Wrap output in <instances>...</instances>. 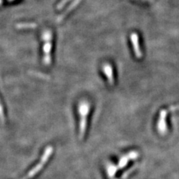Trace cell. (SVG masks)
Wrapping results in <instances>:
<instances>
[{
	"label": "cell",
	"mask_w": 179,
	"mask_h": 179,
	"mask_svg": "<svg viewBox=\"0 0 179 179\" xmlns=\"http://www.w3.org/2000/svg\"><path fill=\"white\" fill-rule=\"evenodd\" d=\"M90 111V104L87 102H82L79 104V111L80 114V122H79V138L82 140L84 137L87 128V118Z\"/></svg>",
	"instance_id": "1"
},
{
	"label": "cell",
	"mask_w": 179,
	"mask_h": 179,
	"mask_svg": "<svg viewBox=\"0 0 179 179\" xmlns=\"http://www.w3.org/2000/svg\"><path fill=\"white\" fill-rule=\"evenodd\" d=\"M53 152V148L52 146H48L46 147V149H45L44 155H42L40 159V161L39 162V163L37 164L31 171L29 172V173L26 175L25 177H23V178L21 179H29L31 178L32 177H34V175H37V174L44 168V165L46 163V162L48 161L49 158L50 157L51 155H52Z\"/></svg>",
	"instance_id": "2"
},
{
	"label": "cell",
	"mask_w": 179,
	"mask_h": 179,
	"mask_svg": "<svg viewBox=\"0 0 179 179\" xmlns=\"http://www.w3.org/2000/svg\"><path fill=\"white\" fill-rule=\"evenodd\" d=\"M138 157H139V153L137 152H135V151L129 152L128 155L122 156V157H121L120 160H119L118 166H117L118 170L119 169L120 170V169H122L124 167H125V166L128 164V163L129 160H135V159H137Z\"/></svg>",
	"instance_id": "3"
},
{
	"label": "cell",
	"mask_w": 179,
	"mask_h": 179,
	"mask_svg": "<svg viewBox=\"0 0 179 179\" xmlns=\"http://www.w3.org/2000/svg\"><path fill=\"white\" fill-rule=\"evenodd\" d=\"M131 40H132V44H133L134 52L135 56L137 58H140L142 57V52L140 50V44H139V37L137 33L134 32L131 34Z\"/></svg>",
	"instance_id": "4"
},
{
	"label": "cell",
	"mask_w": 179,
	"mask_h": 179,
	"mask_svg": "<svg viewBox=\"0 0 179 179\" xmlns=\"http://www.w3.org/2000/svg\"><path fill=\"white\" fill-rule=\"evenodd\" d=\"M52 41H46L44 45V63L46 65H49L51 63V50H52Z\"/></svg>",
	"instance_id": "5"
},
{
	"label": "cell",
	"mask_w": 179,
	"mask_h": 179,
	"mask_svg": "<svg viewBox=\"0 0 179 179\" xmlns=\"http://www.w3.org/2000/svg\"><path fill=\"white\" fill-rule=\"evenodd\" d=\"M103 72L107 77V82L111 86L114 85V78L113 75V68L109 64H105L103 66Z\"/></svg>",
	"instance_id": "6"
},
{
	"label": "cell",
	"mask_w": 179,
	"mask_h": 179,
	"mask_svg": "<svg viewBox=\"0 0 179 179\" xmlns=\"http://www.w3.org/2000/svg\"><path fill=\"white\" fill-rule=\"evenodd\" d=\"M166 115H167V112L166 111L163 110L160 111V118H159L158 123H157V128L160 132V133L163 134L167 130V126H166Z\"/></svg>",
	"instance_id": "7"
},
{
	"label": "cell",
	"mask_w": 179,
	"mask_h": 179,
	"mask_svg": "<svg viewBox=\"0 0 179 179\" xmlns=\"http://www.w3.org/2000/svg\"><path fill=\"white\" fill-rule=\"evenodd\" d=\"M81 2V0H75V1L73 2V3H72V5H70V7H69V8H68L67 11H66L64 13V14H61V16H60L58 18V19H57V21H58V22H61V21L63 19H64V16H67V15L68 14V13H69V11H71V10H72V9H73V8H75V6L79 4V2Z\"/></svg>",
	"instance_id": "8"
},
{
	"label": "cell",
	"mask_w": 179,
	"mask_h": 179,
	"mask_svg": "<svg viewBox=\"0 0 179 179\" xmlns=\"http://www.w3.org/2000/svg\"><path fill=\"white\" fill-rule=\"evenodd\" d=\"M117 170H118V167L113 165V164H109L107 167V172L109 178H114V177L115 176V174Z\"/></svg>",
	"instance_id": "9"
},
{
	"label": "cell",
	"mask_w": 179,
	"mask_h": 179,
	"mask_svg": "<svg viewBox=\"0 0 179 179\" xmlns=\"http://www.w3.org/2000/svg\"><path fill=\"white\" fill-rule=\"evenodd\" d=\"M16 27L19 28V29H26V28L34 29V28L37 27V25L35 23H20V24L17 25Z\"/></svg>",
	"instance_id": "10"
},
{
	"label": "cell",
	"mask_w": 179,
	"mask_h": 179,
	"mask_svg": "<svg viewBox=\"0 0 179 179\" xmlns=\"http://www.w3.org/2000/svg\"><path fill=\"white\" fill-rule=\"evenodd\" d=\"M42 39L45 42L46 41H52V34L50 31H46L43 33Z\"/></svg>",
	"instance_id": "11"
},
{
	"label": "cell",
	"mask_w": 179,
	"mask_h": 179,
	"mask_svg": "<svg viewBox=\"0 0 179 179\" xmlns=\"http://www.w3.org/2000/svg\"><path fill=\"white\" fill-rule=\"evenodd\" d=\"M136 167H137V165H134V167H132V168L129 169V170H128V171H127L126 172H125V173H124L123 175H122V178H122V179H125V178H126L129 175H130V173H131V172H132L134 171V170H135V169H136Z\"/></svg>",
	"instance_id": "12"
},
{
	"label": "cell",
	"mask_w": 179,
	"mask_h": 179,
	"mask_svg": "<svg viewBox=\"0 0 179 179\" xmlns=\"http://www.w3.org/2000/svg\"><path fill=\"white\" fill-rule=\"evenodd\" d=\"M0 120L2 122L5 121V114H4V110H3V106L2 104L1 100H0Z\"/></svg>",
	"instance_id": "13"
},
{
	"label": "cell",
	"mask_w": 179,
	"mask_h": 179,
	"mask_svg": "<svg viewBox=\"0 0 179 179\" xmlns=\"http://www.w3.org/2000/svg\"><path fill=\"white\" fill-rule=\"evenodd\" d=\"M68 2H69V0H62V1H61V2H60L59 4L58 5L57 9H58V10L61 9V8L64 7V5H66V3H67Z\"/></svg>",
	"instance_id": "14"
},
{
	"label": "cell",
	"mask_w": 179,
	"mask_h": 179,
	"mask_svg": "<svg viewBox=\"0 0 179 179\" xmlns=\"http://www.w3.org/2000/svg\"><path fill=\"white\" fill-rule=\"evenodd\" d=\"M2 0H0V5L2 4Z\"/></svg>",
	"instance_id": "15"
},
{
	"label": "cell",
	"mask_w": 179,
	"mask_h": 179,
	"mask_svg": "<svg viewBox=\"0 0 179 179\" xmlns=\"http://www.w3.org/2000/svg\"><path fill=\"white\" fill-rule=\"evenodd\" d=\"M9 1H12V0H9Z\"/></svg>",
	"instance_id": "16"
},
{
	"label": "cell",
	"mask_w": 179,
	"mask_h": 179,
	"mask_svg": "<svg viewBox=\"0 0 179 179\" xmlns=\"http://www.w3.org/2000/svg\"><path fill=\"white\" fill-rule=\"evenodd\" d=\"M115 179H117V178H115Z\"/></svg>",
	"instance_id": "17"
}]
</instances>
